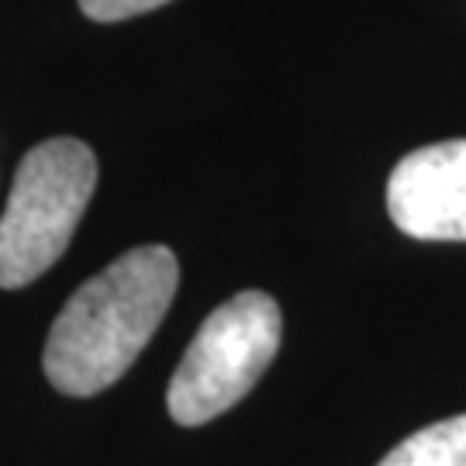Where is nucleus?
<instances>
[{"label":"nucleus","instance_id":"nucleus-5","mask_svg":"<svg viewBox=\"0 0 466 466\" xmlns=\"http://www.w3.org/2000/svg\"><path fill=\"white\" fill-rule=\"evenodd\" d=\"M377 466H466V415L418 429Z\"/></svg>","mask_w":466,"mask_h":466},{"label":"nucleus","instance_id":"nucleus-3","mask_svg":"<svg viewBox=\"0 0 466 466\" xmlns=\"http://www.w3.org/2000/svg\"><path fill=\"white\" fill-rule=\"evenodd\" d=\"M280 304L263 290H242L204 318L167 387L177 425H204L249 394L280 350Z\"/></svg>","mask_w":466,"mask_h":466},{"label":"nucleus","instance_id":"nucleus-1","mask_svg":"<svg viewBox=\"0 0 466 466\" xmlns=\"http://www.w3.org/2000/svg\"><path fill=\"white\" fill-rule=\"evenodd\" d=\"M180 263L167 246L117 256L66 300L52 321L42 370L59 394L94 398L117 383L167 318Z\"/></svg>","mask_w":466,"mask_h":466},{"label":"nucleus","instance_id":"nucleus-2","mask_svg":"<svg viewBox=\"0 0 466 466\" xmlns=\"http://www.w3.org/2000/svg\"><path fill=\"white\" fill-rule=\"evenodd\" d=\"M97 187V156L80 138L38 142L21 159L0 215V287L17 290L56 267Z\"/></svg>","mask_w":466,"mask_h":466},{"label":"nucleus","instance_id":"nucleus-4","mask_svg":"<svg viewBox=\"0 0 466 466\" xmlns=\"http://www.w3.org/2000/svg\"><path fill=\"white\" fill-rule=\"evenodd\" d=\"M387 215L418 242H466V138L408 152L387 180Z\"/></svg>","mask_w":466,"mask_h":466},{"label":"nucleus","instance_id":"nucleus-6","mask_svg":"<svg viewBox=\"0 0 466 466\" xmlns=\"http://www.w3.org/2000/svg\"><path fill=\"white\" fill-rule=\"evenodd\" d=\"M169 0H80V11H84L90 21H125V17H138L146 11H156Z\"/></svg>","mask_w":466,"mask_h":466}]
</instances>
